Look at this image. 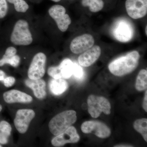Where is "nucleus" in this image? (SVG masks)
<instances>
[{
	"label": "nucleus",
	"mask_w": 147,
	"mask_h": 147,
	"mask_svg": "<svg viewBox=\"0 0 147 147\" xmlns=\"http://www.w3.org/2000/svg\"><path fill=\"white\" fill-rule=\"evenodd\" d=\"M7 2L14 5L16 11L21 13H25L28 9L29 6L24 0H7Z\"/></svg>",
	"instance_id": "nucleus-23"
},
{
	"label": "nucleus",
	"mask_w": 147,
	"mask_h": 147,
	"mask_svg": "<svg viewBox=\"0 0 147 147\" xmlns=\"http://www.w3.org/2000/svg\"><path fill=\"white\" fill-rule=\"evenodd\" d=\"M25 83L27 87L32 90L37 98L42 99L46 97V83L43 79L33 80L29 78L25 81Z\"/></svg>",
	"instance_id": "nucleus-15"
},
{
	"label": "nucleus",
	"mask_w": 147,
	"mask_h": 147,
	"mask_svg": "<svg viewBox=\"0 0 147 147\" xmlns=\"http://www.w3.org/2000/svg\"><path fill=\"white\" fill-rule=\"evenodd\" d=\"M101 49L98 45H94L85 51L78 58L79 64L84 67H88L94 63L100 57Z\"/></svg>",
	"instance_id": "nucleus-13"
},
{
	"label": "nucleus",
	"mask_w": 147,
	"mask_h": 147,
	"mask_svg": "<svg viewBox=\"0 0 147 147\" xmlns=\"http://www.w3.org/2000/svg\"><path fill=\"white\" fill-rule=\"evenodd\" d=\"M48 12L57 23L60 30L62 32L66 31L71 24V20L68 14L66 13L65 8L59 5H55L49 9Z\"/></svg>",
	"instance_id": "nucleus-7"
},
{
	"label": "nucleus",
	"mask_w": 147,
	"mask_h": 147,
	"mask_svg": "<svg viewBox=\"0 0 147 147\" xmlns=\"http://www.w3.org/2000/svg\"><path fill=\"white\" fill-rule=\"evenodd\" d=\"M135 88L137 91H143L147 89V71L145 69L139 71L136 79Z\"/></svg>",
	"instance_id": "nucleus-19"
},
{
	"label": "nucleus",
	"mask_w": 147,
	"mask_h": 147,
	"mask_svg": "<svg viewBox=\"0 0 147 147\" xmlns=\"http://www.w3.org/2000/svg\"><path fill=\"white\" fill-rule=\"evenodd\" d=\"M47 73L49 76L53 77V79H58L61 78L59 66L49 67L47 70Z\"/></svg>",
	"instance_id": "nucleus-25"
},
{
	"label": "nucleus",
	"mask_w": 147,
	"mask_h": 147,
	"mask_svg": "<svg viewBox=\"0 0 147 147\" xmlns=\"http://www.w3.org/2000/svg\"><path fill=\"white\" fill-rule=\"evenodd\" d=\"M10 40L16 45L26 46L31 44L32 36L27 21L21 19L16 22L11 35Z\"/></svg>",
	"instance_id": "nucleus-3"
},
{
	"label": "nucleus",
	"mask_w": 147,
	"mask_h": 147,
	"mask_svg": "<svg viewBox=\"0 0 147 147\" xmlns=\"http://www.w3.org/2000/svg\"><path fill=\"white\" fill-rule=\"evenodd\" d=\"M59 66L61 78L68 79L71 77L73 74V63L71 60L65 59Z\"/></svg>",
	"instance_id": "nucleus-17"
},
{
	"label": "nucleus",
	"mask_w": 147,
	"mask_h": 147,
	"mask_svg": "<svg viewBox=\"0 0 147 147\" xmlns=\"http://www.w3.org/2000/svg\"><path fill=\"white\" fill-rule=\"evenodd\" d=\"M81 129L83 133H92L102 139L108 138L111 133L110 128L105 123L96 121L84 122L82 125Z\"/></svg>",
	"instance_id": "nucleus-8"
},
{
	"label": "nucleus",
	"mask_w": 147,
	"mask_h": 147,
	"mask_svg": "<svg viewBox=\"0 0 147 147\" xmlns=\"http://www.w3.org/2000/svg\"><path fill=\"white\" fill-rule=\"evenodd\" d=\"M116 39L121 42H128L134 35V30L131 24L127 20L121 19L116 22L112 30Z\"/></svg>",
	"instance_id": "nucleus-5"
},
{
	"label": "nucleus",
	"mask_w": 147,
	"mask_h": 147,
	"mask_svg": "<svg viewBox=\"0 0 147 147\" xmlns=\"http://www.w3.org/2000/svg\"><path fill=\"white\" fill-rule=\"evenodd\" d=\"M139 59V52L132 51L113 61L109 65L108 68L110 72L115 76H124L131 73L137 68Z\"/></svg>",
	"instance_id": "nucleus-1"
},
{
	"label": "nucleus",
	"mask_w": 147,
	"mask_h": 147,
	"mask_svg": "<svg viewBox=\"0 0 147 147\" xmlns=\"http://www.w3.org/2000/svg\"><path fill=\"white\" fill-rule=\"evenodd\" d=\"M4 100L7 103L15 102L30 103L33 100L32 97L26 93L16 90H12L4 93Z\"/></svg>",
	"instance_id": "nucleus-14"
},
{
	"label": "nucleus",
	"mask_w": 147,
	"mask_h": 147,
	"mask_svg": "<svg viewBox=\"0 0 147 147\" xmlns=\"http://www.w3.org/2000/svg\"><path fill=\"white\" fill-rule=\"evenodd\" d=\"M49 89L51 93L55 95L59 96L63 94L68 88V84L63 78L51 79L49 82Z\"/></svg>",
	"instance_id": "nucleus-16"
},
{
	"label": "nucleus",
	"mask_w": 147,
	"mask_h": 147,
	"mask_svg": "<svg viewBox=\"0 0 147 147\" xmlns=\"http://www.w3.org/2000/svg\"><path fill=\"white\" fill-rule=\"evenodd\" d=\"M143 108H144V110L146 111V112H147V91H146V92L145 94V96L144 97V100H143Z\"/></svg>",
	"instance_id": "nucleus-28"
},
{
	"label": "nucleus",
	"mask_w": 147,
	"mask_h": 147,
	"mask_svg": "<svg viewBox=\"0 0 147 147\" xmlns=\"http://www.w3.org/2000/svg\"><path fill=\"white\" fill-rule=\"evenodd\" d=\"M134 128L141 134L146 142H147V119L143 118L137 119L134 121Z\"/></svg>",
	"instance_id": "nucleus-21"
},
{
	"label": "nucleus",
	"mask_w": 147,
	"mask_h": 147,
	"mask_svg": "<svg viewBox=\"0 0 147 147\" xmlns=\"http://www.w3.org/2000/svg\"><path fill=\"white\" fill-rule=\"evenodd\" d=\"M20 61L21 59L18 55L10 56L4 55L0 59V67L3 66L6 64H8L13 67H17L20 64Z\"/></svg>",
	"instance_id": "nucleus-22"
},
{
	"label": "nucleus",
	"mask_w": 147,
	"mask_h": 147,
	"mask_svg": "<svg viewBox=\"0 0 147 147\" xmlns=\"http://www.w3.org/2000/svg\"><path fill=\"white\" fill-rule=\"evenodd\" d=\"M74 78L78 81H82L84 78V71L82 67L76 63H73V74Z\"/></svg>",
	"instance_id": "nucleus-24"
},
{
	"label": "nucleus",
	"mask_w": 147,
	"mask_h": 147,
	"mask_svg": "<svg viewBox=\"0 0 147 147\" xmlns=\"http://www.w3.org/2000/svg\"><path fill=\"white\" fill-rule=\"evenodd\" d=\"M8 11L7 0H0V18L5 17Z\"/></svg>",
	"instance_id": "nucleus-26"
},
{
	"label": "nucleus",
	"mask_w": 147,
	"mask_h": 147,
	"mask_svg": "<svg viewBox=\"0 0 147 147\" xmlns=\"http://www.w3.org/2000/svg\"><path fill=\"white\" fill-rule=\"evenodd\" d=\"M35 116V113L32 109H20L17 111L13 122L19 133L24 134L26 132Z\"/></svg>",
	"instance_id": "nucleus-9"
},
{
	"label": "nucleus",
	"mask_w": 147,
	"mask_h": 147,
	"mask_svg": "<svg viewBox=\"0 0 147 147\" xmlns=\"http://www.w3.org/2000/svg\"><path fill=\"white\" fill-rule=\"evenodd\" d=\"M82 5L84 7H88L92 12H98L102 10L104 7L102 0H82Z\"/></svg>",
	"instance_id": "nucleus-20"
},
{
	"label": "nucleus",
	"mask_w": 147,
	"mask_h": 147,
	"mask_svg": "<svg viewBox=\"0 0 147 147\" xmlns=\"http://www.w3.org/2000/svg\"><path fill=\"white\" fill-rule=\"evenodd\" d=\"M125 8L129 16L134 19L143 18L147 13V0H126Z\"/></svg>",
	"instance_id": "nucleus-10"
},
{
	"label": "nucleus",
	"mask_w": 147,
	"mask_h": 147,
	"mask_svg": "<svg viewBox=\"0 0 147 147\" xmlns=\"http://www.w3.org/2000/svg\"><path fill=\"white\" fill-rule=\"evenodd\" d=\"M11 128L10 124L6 121L0 122V144H6L11 133Z\"/></svg>",
	"instance_id": "nucleus-18"
},
{
	"label": "nucleus",
	"mask_w": 147,
	"mask_h": 147,
	"mask_svg": "<svg viewBox=\"0 0 147 147\" xmlns=\"http://www.w3.org/2000/svg\"><path fill=\"white\" fill-rule=\"evenodd\" d=\"M80 138L76 129L70 126L64 132L57 135L52 139V144L55 147H61L67 144L77 143Z\"/></svg>",
	"instance_id": "nucleus-12"
},
{
	"label": "nucleus",
	"mask_w": 147,
	"mask_h": 147,
	"mask_svg": "<svg viewBox=\"0 0 147 147\" xmlns=\"http://www.w3.org/2000/svg\"><path fill=\"white\" fill-rule=\"evenodd\" d=\"M1 145H0V147H1Z\"/></svg>",
	"instance_id": "nucleus-34"
},
{
	"label": "nucleus",
	"mask_w": 147,
	"mask_h": 147,
	"mask_svg": "<svg viewBox=\"0 0 147 147\" xmlns=\"http://www.w3.org/2000/svg\"><path fill=\"white\" fill-rule=\"evenodd\" d=\"M6 77V74L4 71L0 69V81H3Z\"/></svg>",
	"instance_id": "nucleus-29"
},
{
	"label": "nucleus",
	"mask_w": 147,
	"mask_h": 147,
	"mask_svg": "<svg viewBox=\"0 0 147 147\" xmlns=\"http://www.w3.org/2000/svg\"><path fill=\"white\" fill-rule=\"evenodd\" d=\"M47 57L43 53H39L35 55L28 71L29 79L36 80L41 79L45 73Z\"/></svg>",
	"instance_id": "nucleus-6"
},
{
	"label": "nucleus",
	"mask_w": 147,
	"mask_h": 147,
	"mask_svg": "<svg viewBox=\"0 0 147 147\" xmlns=\"http://www.w3.org/2000/svg\"><path fill=\"white\" fill-rule=\"evenodd\" d=\"M145 32H146V36H147V26H146V30H145Z\"/></svg>",
	"instance_id": "nucleus-33"
},
{
	"label": "nucleus",
	"mask_w": 147,
	"mask_h": 147,
	"mask_svg": "<svg viewBox=\"0 0 147 147\" xmlns=\"http://www.w3.org/2000/svg\"><path fill=\"white\" fill-rule=\"evenodd\" d=\"M77 120L76 113L73 110H66L59 113L50 121L49 128L51 133L55 135L64 132L75 123Z\"/></svg>",
	"instance_id": "nucleus-2"
},
{
	"label": "nucleus",
	"mask_w": 147,
	"mask_h": 147,
	"mask_svg": "<svg viewBox=\"0 0 147 147\" xmlns=\"http://www.w3.org/2000/svg\"><path fill=\"white\" fill-rule=\"evenodd\" d=\"M15 78L12 76H7L4 79L3 82L4 85L6 87L9 88L15 84Z\"/></svg>",
	"instance_id": "nucleus-27"
},
{
	"label": "nucleus",
	"mask_w": 147,
	"mask_h": 147,
	"mask_svg": "<svg viewBox=\"0 0 147 147\" xmlns=\"http://www.w3.org/2000/svg\"><path fill=\"white\" fill-rule=\"evenodd\" d=\"M2 109H3L2 106V105H1V104H0V112H1V110H2Z\"/></svg>",
	"instance_id": "nucleus-32"
},
{
	"label": "nucleus",
	"mask_w": 147,
	"mask_h": 147,
	"mask_svg": "<svg viewBox=\"0 0 147 147\" xmlns=\"http://www.w3.org/2000/svg\"><path fill=\"white\" fill-rule=\"evenodd\" d=\"M51 1L55 2H59L61 0H51Z\"/></svg>",
	"instance_id": "nucleus-31"
},
{
	"label": "nucleus",
	"mask_w": 147,
	"mask_h": 147,
	"mask_svg": "<svg viewBox=\"0 0 147 147\" xmlns=\"http://www.w3.org/2000/svg\"><path fill=\"white\" fill-rule=\"evenodd\" d=\"M115 147H132V146H129V145H119V146H115Z\"/></svg>",
	"instance_id": "nucleus-30"
},
{
	"label": "nucleus",
	"mask_w": 147,
	"mask_h": 147,
	"mask_svg": "<svg viewBox=\"0 0 147 147\" xmlns=\"http://www.w3.org/2000/svg\"><path fill=\"white\" fill-rule=\"evenodd\" d=\"M87 103L88 113L94 118H97L102 113L106 115L111 113L110 102L105 97L91 95L88 97Z\"/></svg>",
	"instance_id": "nucleus-4"
},
{
	"label": "nucleus",
	"mask_w": 147,
	"mask_h": 147,
	"mask_svg": "<svg viewBox=\"0 0 147 147\" xmlns=\"http://www.w3.org/2000/svg\"><path fill=\"white\" fill-rule=\"evenodd\" d=\"M94 43L92 36L86 34L75 38L70 43V49L74 54H80L92 47Z\"/></svg>",
	"instance_id": "nucleus-11"
}]
</instances>
